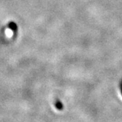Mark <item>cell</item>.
<instances>
[{"mask_svg":"<svg viewBox=\"0 0 122 122\" xmlns=\"http://www.w3.org/2000/svg\"><path fill=\"white\" fill-rule=\"evenodd\" d=\"M9 27L12 29V30H17V26H16V25L14 23V22H10V24H9Z\"/></svg>","mask_w":122,"mask_h":122,"instance_id":"7a4b0ae2","label":"cell"},{"mask_svg":"<svg viewBox=\"0 0 122 122\" xmlns=\"http://www.w3.org/2000/svg\"><path fill=\"white\" fill-rule=\"evenodd\" d=\"M54 105H55V107H56L58 110L61 111L62 109H63V105H62V103L59 100H56Z\"/></svg>","mask_w":122,"mask_h":122,"instance_id":"6da1fadb","label":"cell"}]
</instances>
